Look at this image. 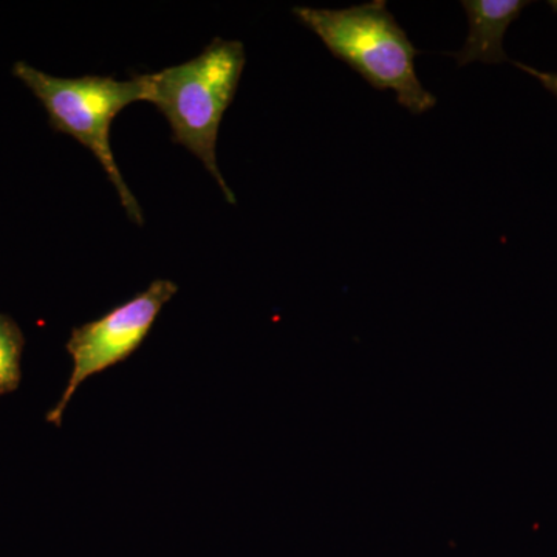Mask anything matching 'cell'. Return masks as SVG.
I'll list each match as a JSON object with an SVG mask.
<instances>
[{
    "instance_id": "3",
    "label": "cell",
    "mask_w": 557,
    "mask_h": 557,
    "mask_svg": "<svg viewBox=\"0 0 557 557\" xmlns=\"http://www.w3.org/2000/svg\"><path fill=\"white\" fill-rule=\"evenodd\" d=\"M13 75L44 106L51 129L70 135L94 153L115 186L127 215L138 225H143L145 218L141 208L124 182L113 157L110 127L121 110L132 102L148 101L145 73H134L129 81L98 75L57 78L20 61L13 65Z\"/></svg>"
},
{
    "instance_id": "4",
    "label": "cell",
    "mask_w": 557,
    "mask_h": 557,
    "mask_svg": "<svg viewBox=\"0 0 557 557\" xmlns=\"http://www.w3.org/2000/svg\"><path fill=\"white\" fill-rule=\"evenodd\" d=\"M178 292L168 278H157L148 289L110 310L97 321L72 330L67 351L73 369L60 401L47 413V421L60 428L70 399L81 384L97 373L126 361L148 338L160 311Z\"/></svg>"
},
{
    "instance_id": "6",
    "label": "cell",
    "mask_w": 557,
    "mask_h": 557,
    "mask_svg": "<svg viewBox=\"0 0 557 557\" xmlns=\"http://www.w3.org/2000/svg\"><path fill=\"white\" fill-rule=\"evenodd\" d=\"M24 347V333L17 322L0 313V397L20 387Z\"/></svg>"
},
{
    "instance_id": "5",
    "label": "cell",
    "mask_w": 557,
    "mask_h": 557,
    "mask_svg": "<svg viewBox=\"0 0 557 557\" xmlns=\"http://www.w3.org/2000/svg\"><path fill=\"white\" fill-rule=\"evenodd\" d=\"M468 14L469 33L463 49L450 53L458 67L480 61L485 64L508 62L504 51V36L511 22L518 20L520 11L530 5L522 0H463Z\"/></svg>"
},
{
    "instance_id": "1",
    "label": "cell",
    "mask_w": 557,
    "mask_h": 557,
    "mask_svg": "<svg viewBox=\"0 0 557 557\" xmlns=\"http://www.w3.org/2000/svg\"><path fill=\"white\" fill-rule=\"evenodd\" d=\"M245 62L244 44L215 38L199 57L185 64L145 73L148 102L170 123L172 143L185 146L203 161L231 205H236V196L219 170L215 145L223 115L236 97Z\"/></svg>"
},
{
    "instance_id": "7",
    "label": "cell",
    "mask_w": 557,
    "mask_h": 557,
    "mask_svg": "<svg viewBox=\"0 0 557 557\" xmlns=\"http://www.w3.org/2000/svg\"><path fill=\"white\" fill-rule=\"evenodd\" d=\"M515 65H518L519 69H522L523 72H527L528 75L534 76L537 81H541L542 86L545 87L548 91H552L553 95L557 98V75L556 73H547L541 72V70H536L533 67H528L525 64H520V62H515Z\"/></svg>"
},
{
    "instance_id": "2",
    "label": "cell",
    "mask_w": 557,
    "mask_h": 557,
    "mask_svg": "<svg viewBox=\"0 0 557 557\" xmlns=\"http://www.w3.org/2000/svg\"><path fill=\"white\" fill-rule=\"evenodd\" d=\"M293 14L370 86L395 91L398 104L409 112L424 113L437 104L418 79V50L384 0L343 10L295 7Z\"/></svg>"
}]
</instances>
